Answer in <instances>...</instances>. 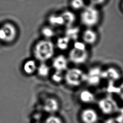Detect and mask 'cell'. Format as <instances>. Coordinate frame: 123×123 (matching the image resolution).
<instances>
[{
    "label": "cell",
    "instance_id": "obj_1",
    "mask_svg": "<svg viewBox=\"0 0 123 123\" xmlns=\"http://www.w3.org/2000/svg\"><path fill=\"white\" fill-rule=\"evenodd\" d=\"M53 43L49 39L41 40L37 42L33 49L35 58L41 62L51 59L54 54Z\"/></svg>",
    "mask_w": 123,
    "mask_h": 123
},
{
    "label": "cell",
    "instance_id": "obj_2",
    "mask_svg": "<svg viewBox=\"0 0 123 123\" xmlns=\"http://www.w3.org/2000/svg\"><path fill=\"white\" fill-rule=\"evenodd\" d=\"M80 18L82 24L89 28L98 24L100 14L97 8L90 6L86 7L83 10L80 14Z\"/></svg>",
    "mask_w": 123,
    "mask_h": 123
},
{
    "label": "cell",
    "instance_id": "obj_3",
    "mask_svg": "<svg viewBox=\"0 0 123 123\" xmlns=\"http://www.w3.org/2000/svg\"><path fill=\"white\" fill-rule=\"evenodd\" d=\"M64 79L68 85L73 87L78 86L86 81V73L81 69L71 68L67 70Z\"/></svg>",
    "mask_w": 123,
    "mask_h": 123
},
{
    "label": "cell",
    "instance_id": "obj_4",
    "mask_svg": "<svg viewBox=\"0 0 123 123\" xmlns=\"http://www.w3.org/2000/svg\"><path fill=\"white\" fill-rule=\"evenodd\" d=\"M17 36L15 26L10 23H6L0 27V40L10 43L13 41Z\"/></svg>",
    "mask_w": 123,
    "mask_h": 123
},
{
    "label": "cell",
    "instance_id": "obj_5",
    "mask_svg": "<svg viewBox=\"0 0 123 123\" xmlns=\"http://www.w3.org/2000/svg\"><path fill=\"white\" fill-rule=\"evenodd\" d=\"M98 106L100 111L106 114L113 113L118 109L116 102L111 97L100 99L98 102Z\"/></svg>",
    "mask_w": 123,
    "mask_h": 123
},
{
    "label": "cell",
    "instance_id": "obj_6",
    "mask_svg": "<svg viewBox=\"0 0 123 123\" xmlns=\"http://www.w3.org/2000/svg\"><path fill=\"white\" fill-rule=\"evenodd\" d=\"M68 58L72 62L81 64L86 62L88 58V53L86 50H81L73 48L69 52Z\"/></svg>",
    "mask_w": 123,
    "mask_h": 123
},
{
    "label": "cell",
    "instance_id": "obj_7",
    "mask_svg": "<svg viewBox=\"0 0 123 123\" xmlns=\"http://www.w3.org/2000/svg\"><path fill=\"white\" fill-rule=\"evenodd\" d=\"M102 70L99 67H93L89 69L86 73V81L89 85L96 86L98 85L102 79Z\"/></svg>",
    "mask_w": 123,
    "mask_h": 123
},
{
    "label": "cell",
    "instance_id": "obj_8",
    "mask_svg": "<svg viewBox=\"0 0 123 123\" xmlns=\"http://www.w3.org/2000/svg\"><path fill=\"white\" fill-rule=\"evenodd\" d=\"M52 66L55 71L62 72V71L67 70V60L63 55H58L53 59Z\"/></svg>",
    "mask_w": 123,
    "mask_h": 123
},
{
    "label": "cell",
    "instance_id": "obj_9",
    "mask_svg": "<svg viewBox=\"0 0 123 123\" xmlns=\"http://www.w3.org/2000/svg\"><path fill=\"white\" fill-rule=\"evenodd\" d=\"M81 117L84 123H96L98 119L96 111L90 108L84 110L81 113Z\"/></svg>",
    "mask_w": 123,
    "mask_h": 123
},
{
    "label": "cell",
    "instance_id": "obj_10",
    "mask_svg": "<svg viewBox=\"0 0 123 123\" xmlns=\"http://www.w3.org/2000/svg\"><path fill=\"white\" fill-rule=\"evenodd\" d=\"M102 78L109 80L110 82L117 81L121 78L120 72L115 68L111 67L108 68L105 70L103 71L101 74Z\"/></svg>",
    "mask_w": 123,
    "mask_h": 123
},
{
    "label": "cell",
    "instance_id": "obj_11",
    "mask_svg": "<svg viewBox=\"0 0 123 123\" xmlns=\"http://www.w3.org/2000/svg\"><path fill=\"white\" fill-rule=\"evenodd\" d=\"M82 37L85 44L92 45L97 41L98 35L95 31L90 28H87L83 31Z\"/></svg>",
    "mask_w": 123,
    "mask_h": 123
},
{
    "label": "cell",
    "instance_id": "obj_12",
    "mask_svg": "<svg viewBox=\"0 0 123 123\" xmlns=\"http://www.w3.org/2000/svg\"><path fill=\"white\" fill-rule=\"evenodd\" d=\"M43 107L46 112L53 114L58 110L59 104L58 101L55 98H49L44 101Z\"/></svg>",
    "mask_w": 123,
    "mask_h": 123
},
{
    "label": "cell",
    "instance_id": "obj_13",
    "mask_svg": "<svg viewBox=\"0 0 123 123\" xmlns=\"http://www.w3.org/2000/svg\"><path fill=\"white\" fill-rule=\"evenodd\" d=\"M61 15L64 20V25L67 28L73 26L74 23L76 21V16L73 12L70 11H65Z\"/></svg>",
    "mask_w": 123,
    "mask_h": 123
},
{
    "label": "cell",
    "instance_id": "obj_14",
    "mask_svg": "<svg viewBox=\"0 0 123 123\" xmlns=\"http://www.w3.org/2000/svg\"><path fill=\"white\" fill-rule=\"evenodd\" d=\"M80 29L78 26H71L66 28L65 31V36L70 39V40L77 41L80 33Z\"/></svg>",
    "mask_w": 123,
    "mask_h": 123
},
{
    "label": "cell",
    "instance_id": "obj_15",
    "mask_svg": "<svg viewBox=\"0 0 123 123\" xmlns=\"http://www.w3.org/2000/svg\"><path fill=\"white\" fill-rule=\"evenodd\" d=\"M80 100L85 103L93 102L95 99L94 94L88 90H83L80 92L79 96Z\"/></svg>",
    "mask_w": 123,
    "mask_h": 123
},
{
    "label": "cell",
    "instance_id": "obj_16",
    "mask_svg": "<svg viewBox=\"0 0 123 123\" xmlns=\"http://www.w3.org/2000/svg\"><path fill=\"white\" fill-rule=\"evenodd\" d=\"M37 66L36 62L33 60H29L25 62L23 66L24 72L28 74H34L37 71Z\"/></svg>",
    "mask_w": 123,
    "mask_h": 123
},
{
    "label": "cell",
    "instance_id": "obj_17",
    "mask_svg": "<svg viewBox=\"0 0 123 123\" xmlns=\"http://www.w3.org/2000/svg\"><path fill=\"white\" fill-rule=\"evenodd\" d=\"M70 41L66 36L60 37L56 41L57 47L61 50H65L68 48Z\"/></svg>",
    "mask_w": 123,
    "mask_h": 123
},
{
    "label": "cell",
    "instance_id": "obj_18",
    "mask_svg": "<svg viewBox=\"0 0 123 123\" xmlns=\"http://www.w3.org/2000/svg\"><path fill=\"white\" fill-rule=\"evenodd\" d=\"M49 24L53 26H61L64 25V20L61 15L52 14L49 18Z\"/></svg>",
    "mask_w": 123,
    "mask_h": 123
},
{
    "label": "cell",
    "instance_id": "obj_19",
    "mask_svg": "<svg viewBox=\"0 0 123 123\" xmlns=\"http://www.w3.org/2000/svg\"><path fill=\"white\" fill-rule=\"evenodd\" d=\"M37 71L39 76L41 77H46L50 73V68L45 62H41V63L37 66Z\"/></svg>",
    "mask_w": 123,
    "mask_h": 123
},
{
    "label": "cell",
    "instance_id": "obj_20",
    "mask_svg": "<svg viewBox=\"0 0 123 123\" xmlns=\"http://www.w3.org/2000/svg\"><path fill=\"white\" fill-rule=\"evenodd\" d=\"M42 35L47 39H49L54 37L55 35L54 30L49 26H45L41 31Z\"/></svg>",
    "mask_w": 123,
    "mask_h": 123
},
{
    "label": "cell",
    "instance_id": "obj_21",
    "mask_svg": "<svg viewBox=\"0 0 123 123\" xmlns=\"http://www.w3.org/2000/svg\"><path fill=\"white\" fill-rule=\"evenodd\" d=\"M52 80L56 83H61L64 79V75L62 72L55 71L51 75Z\"/></svg>",
    "mask_w": 123,
    "mask_h": 123
},
{
    "label": "cell",
    "instance_id": "obj_22",
    "mask_svg": "<svg viewBox=\"0 0 123 123\" xmlns=\"http://www.w3.org/2000/svg\"><path fill=\"white\" fill-rule=\"evenodd\" d=\"M70 5L73 9L77 10L83 8L85 3L84 1L82 0H74L71 2Z\"/></svg>",
    "mask_w": 123,
    "mask_h": 123
},
{
    "label": "cell",
    "instance_id": "obj_23",
    "mask_svg": "<svg viewBox=\"0 0 123 123\" xmlns=\"http://www.w3.org/2000/svg\"><path fill=\"white\" fill-rule=\"evenodd\" d=\"M45 123H62L61 119L54 115H51L46 120Z\"/></svg>",
    "mask_w": 123,
    "mask_h": 123
},
{
    "label": "cell",
    "instance_id": "obj_24",
    "mask_svg": "<svg viewBox=\"0 0 123 123\" xmlns=\"http://www.w3.org/2000/svg\"><path fill=\"white\" fill-rule=\"evenodd\" d=\"M74 48L81 50H86V44L83 41H80L77 40L74 41Z\"/></svg>",
    "mask_w": 123,
    "mask_h": 123
},
{
    "label": "cell",
    "instance_id": "obj_25",
    "mask_svg": "<svg viewBox=\"0 0 123 123\" xmlns=\"http://www.w3.org/2000/svg\"><path fill=\"white\" fill-rule=\"evenodd\" d=\"M104 123H123V119L119 116L116 118L108 119Z\"/></svg>",
    "mask_w": 123,
    "mask_h": 123
},
{
    "label": "cell",
    "instance_id": "obj_26",
    "mask_svg": "<svg viewBox=\"0 0 123 123\" xmlns=\"http://www.w3.org/2000/svg\"><path fill=\"white\" fill-rule=\"evenodd\" d=\"M117 94L119 95L121 100L123 101V82L118 86V91Z\"/></svg>",
    "mask_w": 123,
    "mask_h": 123
},
{
    "label": "cell",
    "instance_id": "obj_27",
    "mask_svg": "<svg viewBox=\"0 0 123 123\" xmlns=\"http://www.w3.org/2000/svg\"><path fill=\"white\" fill-rule=\"evenodd\" d=\"M122 9H123V2L122 4Z\"/></svg>",
    "mask_w": 123,
    "mask_h": 123
}]
</instances>
